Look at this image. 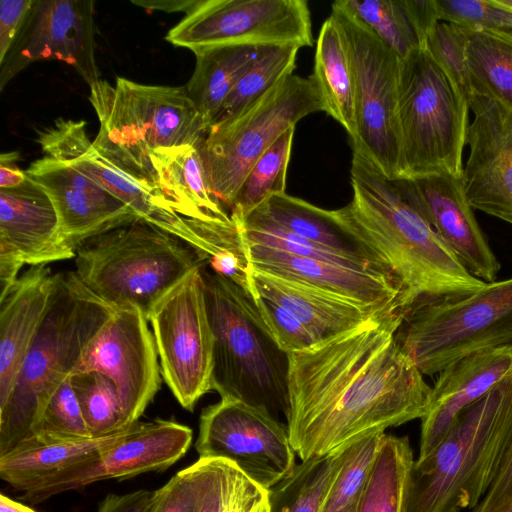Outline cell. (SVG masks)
<instances>
[{"mask_svg": "<svg viewBox=\"0 0 512 512\" xmlns=\"http://www.w3.org/2000/svg\"><path fill=\"white\" fill-rule=\"evenodd\" d=\"M401 319L288 354L285 417L302 461L424 416L431 387L396 341Z\"/></svg>", "mask_w": 512, "mask_h": 512, "instance_id": "obj_1", "label": "cell"}, {"mask_svg": "<svg viewBox=\"0 0 512 512\" xmlns=\"http://www.w3.org/2000/svg\"><path fill=\"white\" fill-rule=\"evenodd\" d=\"M350 182L352 200L337 215L385 258L401 289L402 312L418 301L463 297L487 284L468 272L439 237L407 178L389 179L353 153Z\"/></svg>", "mask_w": 512, "mask_h": 512, "instance_id": "obj_2", "label": "cell"}, {"mask_svg": "<svg viewBox=\"0 0 512 512\" xmlns=\"http://www.w3.org/2000/svg\"><path fill=\"white\" fill-rule=\"evenodd\" d=\"M114 311L75 271L54 273L43 319L7 398L0 403V456L34 439L46 402L73 374Z\"/></svg>", "mask_w": 512, "mask_h": 512, "instance_id": "obj_3", "label": "cell"}, {"mask_svg": "<svg viewBox=\"0 0 512 512\" xmlns=\"http://www.w3.org/2000/svg\"><path fill=\"white\" fill-rule=\"evenodd\" d=\"M512 432V371L456 416L437 447L411 465L403 512L474 508L493 482Z\"/></svg>", "mask_w": 512, "mask_h": 512, "instance_id": "obj_4", "label": "cell"}, {"mask_svg": "<svg viewBox=\"0 0 512 512\" xmlns=\"http://www.w3.org/2000/svg\"><path fill=\"white\" fill-rule=\"evenodd\" d=\"M89 101L100 124L93 146L154 190L151 156L200 147L208 130L185 86L145 85L117 77L114 85L106 80L90 85Z\"/></svg>", "mask_w": 512, "mask_h": 512, "instance_id": "obj_5", "label": "cell"}, {"mask_svg": "<svg viewBox=\"0 0 512 512\" xmlns=\"http://www.w3.org/2000/svg\"><path fill=\"white\" fill-rule=\"evenodd\" d=\"M213 334L212 389L221 399L263 408L273 417L288 410V354L262 320L254 300L231 280L200 266Z\"/></svg>", "mask_w": 512, "mask_h": 512, "instance_id": "obj_6", "label": "cell"}, {"mask_svg": "<svg viewBox=\"0 0 512 512\" xmlns=\"http://www.w3.org/2000/svg\"><path fill=\"white\" fill-rule=\"evenodd\" d=\"M78 277L115 309L154 305L206 261L189 244L136 218L97 235L76 250Z\"/></svg>", "mask_w": 512, "mask_h": 512, "instance_id": "obj_7", "label": "cell"}, {"mask_svg": "<svg viewBox=\"0 0 512 512\" xmlns=\"http://www.w3.org/2000/svg\"><path fill=\"white\" fill-rule=\"evenodd\" d=\"M468 104L422 48L400 59L398 122L405 178L463 175Z\"/></svg>", "mask_w": 512, "mask_h": 512, "instance_id": "obj_8", "label": "cell"}, {"mask_svg": "<svg viewBox=\"0 0 512 512\" xmlns=\"http://www.w3.org/2000/svg\"><path fill=\"white\" fill-rule=\"evenodd\" d=\"M395 338L428 376L467 355L512 347V277L463 297L412 304L402 312Z\"/></svg>", "mask_w": 512, "mask_h": 512, "instance_id": "obj_9", "label": "cell"}, {"mask_svg": "<svg viewBox=\"0 0 512 512\" xmlns=\"http://www.w3.org/2000/svg\"><path fill=\"white\" fill-rule=\"evenodd\" d=\"M324 112L312 78L290 75L232 117L211 125L199 147L213 195L228 208L265 151L304 117Z\"/></svg>", "mask_w": 512, "mask_h": 512, "instance_id": "obj_10", "label": "cell"}, {"mask_svg": "<svg viewBox=\"0 0 512 512\" xmlns=\"http://www.w3.org/2000/svg\"><path fill=\"white\" fill-rule=\"evenodd\" d=\"M332 14L343 28L353 68L358 129L353 153L389 179L405 178L398 122L400 57L338 1Z\"/></svg>", "mask_w": 512, "mask_h": 512, "instance_id": "obj_11", "label": "cell"}, {"mask_svg": "<svg viewBox=\"0 0 512 512\" xmlns=\"http://www.w3.org/2000/svg\"><path fill=\"white\" fill-rule=\"evenodd\" d=\"M161 375L179 404L193 411L212 390L213 334L200 267L163 296L148 316Z\"/></svg>", "mask_w": 512, "mask_h": 512, "instance_id": "obj_12", "label": "cell"}, {"mask_svg": "<svg viewBox=\"0 0 512 512\" xmlns=\"http://www.w3.org/2000/svg\"><path fill=\"white\" fill-rule=\"evenodd\" d=\"M36 141L44 155L78 169L140 218L189 244L206 262L215 254L213 224L179 215L162 194L117 167L93 146L84 121L58 118L49 127L38 131Z\"/></svg>", "mask_w": 512, "mask_h": 512, "instance_id": "obj_13", "label": "cell"}, {"mask_svg": "<svg viewBox=\"0 0 512 512\" xmlns=\"http://www.w3.org/2000/svg\"><path fill=\"white\" fill-rule=\"evenodd\" d=\"M165 39L192 52L219 45L302 48L314 44L305 0H204Z\"/></svg>", "mask_w": 512, "mask_h": 512, "instance_id": "obj_14", "label": "cell"}, {"mask_svg": "<svg viewBox=\"0 0 512 512\" xmlns=\"http://www.w3.org/2000/svg\"><path fill=\"white\" fill-rule=\"evenodd\" d=\"M199 458L225 459L266 490L292 474L287 426L263 408L221 399L203 409L195 443Z\"/></svg>", "mask_w": 512, "mask_h": 512, "instance_id": "obj_15", "label": "cell"}, {"mask_svg": "<svg viewBox=\"0 0 512 512\" xmlns=\"http://www.w3.org/2000/svg\"><path fill=\"white\" fill-rule=\"evenodd\" d=\"M148 323L137 307L115 309L73 372H100L113 383L127 427L139 422L161 385L159 355Z\"/></svg>", "mask_w": 512, "mask_h": 512, "instance_id": "obj_16", "label": "cell"}, {"mask_svg": "<svg viewBox=\"0 0 512 512\" xmlns=\"http://www.w3.org/2000/svg\"><path fill=\"white\" fill-rule=\"evenodd\" d=\"M192 438L191 428L173 420L137 422L117 442L43 479L24 492L21 500L37 504L98 481L163 471L186 454Z\"/></svg>", "mask_w": 512, "mask_h": 512, "instance_id": "obj_17", "label": "cell"}, {"mask_svg": "<svg viewBox=\"0 0 512 512\" xmlns=\"http://www.w3.org/2000/svg\"><path fill=\"white\" fill-rule=\"evenodd\" d=\"M95 48L94 1L33 0L0 62V89L32 62L51 59L71 65L90 86L100 80Z\"/></svg>", "mask_w": 512, "mask_h": 512, "instance_id": "obj_18", "label": "cell"}, {"mask_svg": "<svg viewBox=\"0 0 512 512\" xmlns=\"http://www.w3.org/2000/svg\"><path fill=\"white\" fill-rule=\"evenodd\" d=\"M47 192L27 179L0 188V295L17 280L24 265H48L75 258Z\"/></svg>", "mask_w": 512, "mask_h": 512, "instance_id": "obj_19", "label": "cell"}, {"mask_svg": "<svg viewBox=\"0 0 512 512\" xmlns=\"http://www.w3.org/2000/svg\"><path fill=\"white\" fill-rule=\"evenodd\" d=\"M470 110L474 120L461 178L465 197L473 209L512 224V116L486 98Z\"/></svg>", "mask_w": 512, "mask_h": 512, "instance_id": "obj_20", "label": "cell"}, {"mask_svg": "<svg viewBox=\"0 0 512 512\" xmlns=\"http://www.w3.org/2000/svg\"><path fill=\"white\" fill-rule=\"evenodd\" d=\"M25 172L50 196L62 234L75 252L85 241L140 218L100 184L64 161L44 155Z\"/></svg>", "mask_w": 512, "mask_h": 512, "instance_id": "obj_21", "label": "cell"}, {"mask_svg": "<svg viewBox=\"0 0 512 512\" xmlns=\"http://www.w3.org/2000/svg\"><path fill=\"white\" fill-rule=\"evenodd\" d=\"M407 180L422 213L466 270L486 283L496 281L500 264L476 221L461 179L432 174Z\"/></svg>", "mask_w": 512, "mask_h": 512, "instance_id": "obj_22", "label": "cell"}, {"mask_svg": "<svg viewBox=\"0 0 512 512\" xmlns=\"http://www.w3.org/2000/svg\"><path fill=\"white\" fill-rule=\"evenodd\" d=\"M252 270L301 282L388 314L402 313L401 289L391 278L351 267L245 243Z\"/></svg>", "mask_w": 512, "mask_h": 512, "instance_id": "obj_23", "label": "cell"}, {"mask_svg": "<svg viewBox=\"0 0 512 512\" xmlns=\"http://www.w3.org/2000/svg\"><path fill=\"white\" fill-rule=\"evenodd\" d=\"M511 371V346L467 355L440 371L421 418L417 459L426 457L437 447L460 411L482 398Z\"/></svg>", "mask_w": 512, "mask_h": 512, "instance_id": "obj_24", "label": "cell"}, {"mask_svg": "<svg viewBox=\"0 0 512 512\" xmlns=\"http://www.w3.org/2000/svg\"><path fill=\"white\" fill-rule=\"evenodd\" d=\"M253 297L267 298L296 317L318 345L363 328L388 314L301 282L252 270Z\"/></svg>", "mask_w": 512, "mask_h": 512, "instance_id": "obj_25", "label": "cell"}, {"mask_svg": "<svg viewBox=\"0 0 512 512\" xmlns=\"http://www.w3.org/2000/svg\"><path fill=\"white\" fill-rule=\"evenodd\" d=\"M54 273L30 266L0 295V403L8 396L47 309Z\"/></svg>", "mask_w": 512, "mask_h": 512, "instance_id": "obj_26", "label": "cell"}, {"mask_svg": "<svg viewBox=\"0 0 512 512\" xmlns=\"http://www.w3.org/2000/svg\"><path fill=\"white\" fill-rule=\"evenodd\" d=\"M255 210L290 232L397 283L385 258L354 233L336 210L322 209L287 193L270 197Z\"/></svg>", "mask_w": 512, "mask_h": 512, "instance_id": "obj_27", "label": "cell"}, {"mask_svg": "<svg viewBox=\"0 0 512 512\" xmlns=\"http://www.w3.org/2000/svg\"><path fill=\"white\" fill-rule=\"evenodd\" d=\"M151 164L155 190L179 215L202 222L232 221L210 189L199 147L156 153L151 156Z\"/></svg>", "mask_w": 512, "mask_h": 512, "instance_id": "obj_28", "label": "cell"}, {"mask_svg": "<svg viewBox=\"0 0 512 512\" xmlns=\"http://www.w3.org/2000/svg\"><path fill=\"white\" fill-rule=\"evenodd\" d=\"M310 77L324 112L345 129L353 148L358 142L353 68L343 28L332 13L320 28Z\"/></svg>", "mask_w": 512, "mask_h": 512, "instance_id": "obj_29", "label": "cell"}, {"mask_svg": "<svg viewBox=\"0 0 512 512\" xmlns=\"http://www.w3.org/2000/svg\"><path fill=\"white\" fill-rule=\"evenodd\" d=\"M132 426L119 433L99 438L30 442L21 445L0 456V477L12 490L26 492L43 479L114 444Z\"/></svg>", "mask_w": 512, "mask_h": 512, "instance_id": "obj_30", "label": "cell"}, {"mask_svg": "<svg viewBox=\"0 0 512 512\" xmlns=\"http://www.w3.org/2000/svg\"><path fill=\"white\" fill-rule=\"evenodd\" d=\"M257 51L258 47L248 45H219L193 51L195 69L185 88L208 128Z\"/></svg>", "mask_w": 512, "mask_h": 512, "instance_id": "obj_31", "label": "cell"}, {"mask_svg": "<svg viewBox=\"0 0 512 512\" xmlns=\"http://www.w3.org/2000/svg\"><path fill=\"white\" fill-rule=\"evenodd\" d=\"M466 59L476 96L512 116V40L490 30H470Z\"/></svg>", "mask_w": 512, "mask_h": 512, "instance_id": "obj_32", "label": "cell"}, {"mask_svg": "<svg viewBox=\"0 0 512 512\" xmlns=\"http://www.w3.org/2000/svg\"><path fill=\"white\" fill-rule=\"evenodd\" d=\"M413 462L408 437L385 434L356 512H403L406 481Z\"/></svg>", "mask_w": 512, "mask_h": 512, "instance_id": "obj_33", "label": "cell"}, {"mask_svg": "<svg viewBox=\"0 0 512 512\" xmlns=\"http://www.w3.org/2000/svg\"><path fill=\"white\" fill-rule=\"evenodd\" d=\"M347 445L302 461L290 476L270 488L269 512H320Z\"/></svg>", "mask_w": 512, "mask_h": 512, "instance_id": "obj_34", "label": "cell"}, {"mask_svg": "<svg viewBox=\"0 0 512 512\" xmlns=\"http://www.w3.org/2000/svg\"><path fill=\"white\" fill-rule=\"evenodd\" d=\"M197 512H269V491L232 462L210 458Z\"/></svg>", "mask_w": 512, "mask_h": 512, "instance_id": "obj_35", "label": "cell"}, {"mask_svg": "<svg viewBox=\"0 0 512 512\" xmlns=\"http://www.w3.org/2000/svg\"><path fill=\"white\" fill-rule=\"evenodd\" d=\"M294 131L295 127L283 133L248 171L229 208L232 220L244 218L270 197L286 193Z\"/></svg>", "mask_w": 512, "mask_h": 512, "instance_id": "obj_36", "label": "cell"}, {"mask_svg": "<svg viewBox=\"0 0 512 512\" xmlns=\"http://www.w3.org/2000/svg\"><path fill=\"white\" fill-rule=\"evenodd\" d=\"M297 46H261L223 103L214 122L234 116L283 78L293 74L299 51Z\"/></svg>", "mask_w": 512, "mask_h": 512, "instance_id": "obj_37", "label": "cell"}, {"mask_svg": "<svg viewBox=\"0 0 512 512\" xmlns=\"http://www.w3.org/2000/svg\"><path fill=\"white\" fill-rule=\"evenodd\" d=\"M384 436V432L373 433L347 445L320 512H341L358 501Z\"/></svg>", "mask_w": 512, "mask_h": 512, "instance_id": "obj_38", "label": "cell"}, {"mask_svg": "<svg viewBox=\"0 0 512 512\" xmlns=\"http://www.w3.org/2000/svg\"><path fill=\"white\" fill-rule=\"evenodd\" d=\"M338 3L366 25L400 59L421 48L403 0H339Z\"/></svg>", "mask_w": 512, "mask_h": 512, "instance_id": "obj_39", "label": "cell"}, {"mask_svg": "<svg viewBox=\"0 0 512 512\" xmlns=\"http://www.w3.org/2000/svg\"><path fill=\"white\" fill-rule=\"evenodd\" d=\"M70 378L93 438L116 434L129 428L124 421L117 390L105 375L85 371L73 373Z\"/></svg>", "mask_w": 512, "mask_h": 512, "instance_id": "obj_40", "label": "cell"}, {"mask_svg": "<svg viewBox=\"0 0 512 512\" xmlns=\"http://www.w3.org/2000/svg\"><path fill=\"white\" fill-rule=\"evenodd\" d=\"M90 438L93 437L87 427L69 376L56 388L46 402L35 426L34 439L30 442Z\"/></svg>", "mask_w": 512, "mask_h": 512, "instance_id": "obj_41", "label": "cell"}, {"mask_svg": "<svg viewBox=\"0 0 512 512\" xmlns=\"http://www.w3.org/2000/svg\"><path fill=\"white\" fill-rule=\"evenodd\" d=\"M467 40L466 28L440 21L428 35L422 49L447 73L470 110L478 98L466 59Z\"/></svg>", "mask_w": 512, "mask_h": 512, "instance_id": "obj_42", "label": "cell"}, {"mask_svg": "<svg viewBox=\"0 0 512 512\" xmlns=\"http://www.w3.org/2000/svg\"><path fill=\"white\" fill-rule=\"evenodd\" d=\"M209 460L199 458L157 489L150 512H197L205 488Z\"/></svg>", "mask_w": 512, "mask_h": 512, "instance_id": "obj_43", "label": "cell"}, {"mask_svg": "<svg viewBox=\"0 0 512 512\" xmlns=\"http://www.w3.org/2000/svg\"><path fill=\"white\" fill-rule=\"evenodd\" d=\"M258 312L279 348L287 354L310 350L318 343L302 323L279 304L258 294Z\"/></svg>", "mask_w": 512, "mask_h": 512, "instance_id": "obj_44", "label": "cell"}, {"mask_svg": "<svg viewBox=\"0 0 512 512\" xmlns=\"http://www.w3.org/2000/svg\"><path fill=\"white\" fill-rule=\"evenodd\" d=\"M440 20L470 30L491 28L495 7L491 0H438Z\"/></svg>", "mask_w": 512, "mask_h": 512, "instance_id": "obj_45", "label": "cell"}, {"mask_svg": "<svg viewBox=\"0 0 512 512\" xmlns=\"http://www.w3.org/2000/svg\"><path fill=\"white\" fill-rule=\"evenodd\" d=\"M512 499V432L497 474L472 512H496Z\"/></svg>", "mask_w": 512, "mask_h": 512, "instance_id": "obj_46", "label": "cell"}, {"mask_svg": "<svg viewBox=\"0 0 512 512\" xmlns=\"http://www.w3.org/2000/svg\"><path fill=\"white\" fill-rule=\"evenodd\" d=\"M33 0H2L0 2V62H2L21 31Z\"/></svg>", "mask_w": 512, "mask_h": 512, "instance_id": "obj_47", "label": "cell"}, {"mask_svg": "<svg viewBox=\"0 0 512 512\" xmlns=\"http://www.w3.org/2000/svg\"><path fill=\"white\" fill-rule=\"evenodd\" d=\"M403 4L423 48L428 35L441 21L438 0H403Z\"/></svg>", "mask_w": 512, "mask_h": 512, "instance_id": "obj_48", "label": "cell"}, {"mask_svg": "<svg viewBox=\"0 0 512 512\" xmlns=\"http://www.w3.org/2000/svg\"><path fill=\"white\" fill-rule=\"evenodd\" d=\"M156 490H138L128 494H109L98 506L97 512H150Z\"/></svg>", "mask_w": 512, "mask_h": 512, "instance_id": "obj_49", "label": "cell"}, {"mask_svg": "<svg viewBox=\"0 0 512 512\" xmlns=\"http://www.w3.org/2000/svg\"><path fill=\"white\" fill-rule=\"evenodd\" d=\"M18 160L17 152L2 153L0 156V188H15L22 184L27 175L25 170H21L16 162Z\"/></svg>", "mask_w": 512, "mask_h": 512, "instance_id": "obj_50", "label": "cell"}, {"mask_svg": "<svg viewBox=\"0 0 512 512\" xmlns=\"http://www.w3.org/2000/svg\"><path fill=\"white\" fill-rule=\"evenodd\" d=\"M204 0H133L132 3L148 10L164 12H185L189 15L195 11Z\"/></svg>", "mask_w": 512, "mask_h": 512, "instance_id": "obj_51", "label": "cell"}, {"mask_svg": "<svg viewBox=\"0 0 512 512\" xmlns=\"http://www.w3.org/2000/svg\"><path fill=\"white\" fill-rule=\"evenodd\" d=\"M492 1L498 11L494 27L490 31L501 34L512 40V9L501 5L497 0Z\"/></svg>", "mask_w": 512, "mask_h": 512, "instance_id": "obj_52", "label": "cell"}, {"mask_svg": "<svg viewBox=\"0 0 512 512\" xmlns=\"http://www.w3.org/2000/svg\"><path fill=\"white\" fill-rule=\"evenodd\" d=\"M0 512H38L33 508L15 501L8 496L0 495Z\"/></svg>", "mask_w": 512, "mask_h": 512, "instance_id": "obj_53", "label": "cell"}, {"mask_svg": "<svg viewBox=\"0 0 512 512\" xmlns=\"http://www.w3.org/2000/svg\"><path fill=\"white\" fill-rule=\"evenodd\" d=\"M496 512H512V499Z\"/></svg>", "mask_w": 512, "mask_h": 512, "instance_id": "obj_54", "label": "cell"}, {"mask_svg": "<svg viewBox=\"0 0 512 512\" xmlns=\"http://www.w3.org/2000/svg\"><path fill=\"white\" fill-rule=\"evenodd\" d=\"M501 5L512 9V0H497Z\"/></svg>", "mask_w": 512, "mask_h": 512, "instance_id": "obj_55", "label": "cell"}, {"mask_svg": "<svg viewBox=\"0 0 512 512\" xmlns=\"http://www.w3.org/2000/svg\"><path fill=\"white\" fill-rule=\"evenodd\" d=\"M357 502H355L354 504L350 505L349 507H347L345 510H343L341 512H356Z\"/></svg>", "mask_w": 512, "mask_h": 512, "instance_id": "obj_56", "label": "cell"}]
</instances>
